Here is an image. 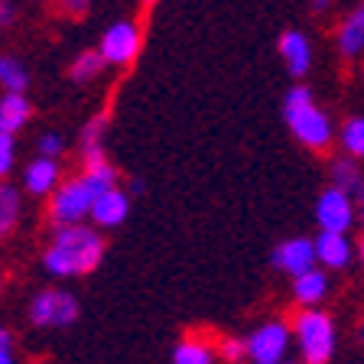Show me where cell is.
Returning a JSON list of instances; mask_svg holds the SVG:
<instances>
[{"instance_id": "cell-1", "label": "cell", "mask_w": 364, "mask_h": 364, "mask_svg": "<svg viewBox=\"0 0 364 364\" xmlns=\"http://www.w3.org/2000/svg\"><path fill=\"white\" fill-rule=\"evenodd\" d=\"M105 260V237L98 228H88L85 221L78 225H55L49 244L43 250V267L59 280L68 277H85Z\"/></svg>"}, {"instance_id": "cell-2", "label": "cell", "mask_w": 364, "mask_h": 364, "mask_svg": "<svg viewBox=\"0 0 364 364\" xmlns=\"http://www.w3.org/2000/svg\"><path fill=\"white\" fill-rule=\"evenodd\" d=\"M283 117H287L289 130L306 150H316V153H326L335 140V130L328 114L316 105L312 91L306 85H296V88L287 91L283 98Z\"/></svg>"}, {"instance_id": "cell-3", "label": "cell", "mask_w": 364, "mask_h": 364, "mask_svg": "<svg viewBox=\"0 0 364 364\" xmlns=\"http://www.w3.org/2000/svg\"><path fill=\"white\" fill-rule=\"evenodd\" d=\"M293 341L303 364H328L335 355V322L318 306H306L293 318Z\"/></svg>"}, {"instance_id": "cell-4", "label": "cell", "mask_w": 364, "mask_h": 364, "mask_svg": "<svg viewBox=\"0 0 364 364\" xmlns=\"http://www.w3.org/2000/svg\"><path fill=\"white\" fill-rule=\"evenodd\" d=\"M95 196H101V192L95 189V182H91L85 173L59 182L55 192L49 196V208H46L49 225L55 228V225H78V221H85L91 215Z\"/></svg>"}, {"instance_id": "cell-5", "label": "cell", "mask_w": 364, "mask_h": 364, "mask_svg": "<svg viewBox=\"0 0 364 364\" xmlns=\"http://www.w3.org/2000/svg\"><path fill=\"white\" fill-rule=\"evenodd\" d=\"M82 306L68 289H43L30 303V322L39 328H68L78 322Z\"/></svg>"}, {"instance_id": "cell-6", "label": "cell", "mask_w": 364, "mask_h": 364, "mask_svg": "<svg viewBox=\"0 0 364 364\" xmlns=\"http://www.w3.org/2000/svg\"><path fill=\"white\" fill-rule=\"evenodd\" d=\"M140 46H144L140 26H136L134 20H117L105 30V36H101V43H98V53L105 55L107 65L127 68V65H134V59L140 55Z\"/></svg>"}, {"instance_id": "cell-7", "label": "cell", "mask_w": 364, "mask_h": 364, "mask_svg": "<svg viewBox=\"0 0 364 364\" xmlns=\"http://www.w3.org/2000/svg\"><path fill=\"white\" fill-rule=\"evenodd\" d=\"M293 345V328L287 322H264L260 328H254L247 338V358L254 364H273L283 361Z\"/></svg>"}, {"instance_id": "cell-8", "label": "cell", "mask_w": 364, "mask_h": 364, "mask_svg": "<svg viewBox=\"0 0 364 364\" xmlns=\"http://www.w3.org/2000/svg\"><path fill=\"white\" fill-rule=\"evenodd\" d=\"M358 218V202L348 196L345 189L332 186L318 196L316 202V221L322 231H338V235H348V228Z\"/></svg>"}, {"instance_id": "cell-9", "label": "cell", "mask_w": 364, "mask_h": 364, "mask_svg": "<svg viewBox=\"0 0 364 364\" xmlns=\"http://www.w3.org/2000/svg\"><path fill=\"white\" fill-rule=\"evenodd\" d=\"M316 264V241H309V237H287L273 247V267L289 273V277H299Z\"/></svg>"}, {"instance_id": "cell-10", "label": "cell", "mask_w": 364, "mask_h": 364, "mask_svg": "<svg viewBox=\"0 0 364 364\" xmlns=\"http://www.w3.org/2000/svg\"><path fill=\"white\" fill-rule=\"evenodd\" d=\"M130 215V196L121 189V186H111V189H105L101 196H95V202H91V215L88 218L95 221V228H117L124 225Z\"/></svg>"}, {"instance_id": "cell-11", "label": "cell", "mask_w": 364, "mask_h": 364, "mask_svg": "<svg viewBox=\"0 0 364 364\" xmlns=\"http://www.w3.org/2000/svg\"><path fill=\"white\" fill-rule=\"evenodd\" d=\"M280 59L287 65V72L293 78H306L312 68V43L306 33L299 30H287L280 36Z\"/></svg>"}, {"instance_id": "cell-12", "label": "cell", "mask_w": 364, "mask_h": 364, "mask_svg": "<svg viewBox=\"0 0 364 364\" xmlns=\"http://www.w3.org/2000/svg\"><path fill=\"white\" fill-rule=\"evenodd\" d=\"M59 159H49V156H39L26 163L23 169V186L30 196H53L55 186H59Z\"/></svg>"}, {"instance_id": "cell-13", "label": "cell", "mask_w": 364, "mask_h": 364, "mask_svg": "<svg viewBox=\"0 0 364 364\" xmlns=\"http://www.w3.org/2000/svg\"><path fill=\"white\" fill-rule=\"evenodd\" d=\"M30 117H33V105L26 98V91H0V130L4 134L23 130Z\"/></svg>"}, {"instance_id": "cell-14", "label": "cell", "mask_w": 364, "mask_h": 364, "mask_svg": "<svg viewBox=\"0 0 364 364\" xmlns=\"http://www.w3.org/2000/svg\"><path fill=\"white\" fill-rule=\"evenodd\" d=\"M316 260L328 270H341L351 264V241L338 231H318L316 237Z\"/></svg>"}, {"instance_id": "cell-15", "label": "cell", "mask_w": 364, "mask_h": 364, "mask_svg": "<svg viewBox=\"0 0 364 364\" xmlns=\"http://www.w3.org/2000/svg\"><path fill=\"white\" fill-rule=\"evenodd\" d=\"M105 130H107V114L91 117V121L82 127V136H78V153H82L85 166H98V163H105V159H107V153H105Z\"/></svg>"}, {"instance_id": "cell-16", "label": "cell", "mask_w": 364, "mask_h": 364, "mask_svg": "<svg viewBox=\"0 0 364 364\" xmlns=\"http://www.w3.org/2000/svg\"><path fill=\"white\" fill-rule=\"evenodd\" d=\"M338 53L345 59H355V55L364 53V4H358L338 26Z\"/></svg>"}, {"instance_id": "cell-17", "label": "cell", "mask_w": 364, "mask_h": 364, "mask_svg": "<svg viewBox=\"0 0 364 364\" xmlns=\"http://www.w3.org/2000/svg\"><path fill=\"white\" fill-rule=\"evenodd\" d=\"M293 296H296V303H303V306H318L328 296V277H326V270L312 267V270L293 277Z\"/></svg>"}, {"instance_id": "cell-18", "label": "cell", "mask_w": 364, "mask_h": 364, "mask_svg": "<svg viewBox=\"0 0 364 364\" xmlns=\"http://www.w3.org/2000/svg\"><path fill=\"white\" fill-rule=\"evenodd\" d=\"M215 358H218L215 345L198 335H186L173 348V364H215Z\"/></svg>"}, {"instance_id": "cell-19", "label": "cell", "mask_w": 364, "mask_h": 364, "mask_svg": "<svg viewBox=\"0 0 364 364\" xmlns=\"http://www.w3.org/2000/svg\"><path fill=\"white\" fill-rule=\"evenodd\" d=\"M332 186L345 189L358 205H364V176L355 159H335L332 163Z\"/></svg>"}, {"instance_id": "cell-20", "label": "cell", "mask_w": 364, "mask_h": 364, "mask_svg": "<svg viewBox=\"0 0 364 364\" xmlns=\"http://www.w3.org/2000/svg\"><path fill=\"white\" fill-rule=\"evenodd\" d=\"M20 212H23L20 192L0 179V241L16 231V225H20Z\"/></svg>"}, {"instance_id": "cell-21", "label": "cell", "mask_w": 364, "mask_h": 364, "mask_svg": "<svg viewBox=\"0 0 364 364\" xmlns=\"http://www.w3.org/2000/svg\"><path fill=\"white\" fill-rule=\"evenodd\" d=\"M105 68H107L105 55H101L98 49H88V53L75 55V62L68 65V78H72L75 85H88V82H95Z\"/></svg>"}, {"instance_id": "cell-22", "label": "cell", "mask_w": 364, "mask_h": 364, "mask_svg": "<svg viewBox=\"0 0 364 364\" xmlns=\"http://www.w3.org/2000/svg\"><path fill=\"white\" fill-rule=\"evenodd\" d=\"M30 88V72L14 55H0V91H26Z\"/></svg>"}, {"instance_id": "cell-23", "label": "cell", "mask_w": 364, "mask_h": 364, "mask_svg": "<svg viewBox=\"0 0 364 364\" xmlns=\"http://www.w3.org/2000/svg\"><path fill=\"white\" fill-rule=\"evenodd\" d=\"M341 146L348 156L364 159V117H348L341 124Z\"/></svg>"}, {"instance_id": "cell-24", "label": "cell", "mask_w": 364, "mask_h": 364, "mask_svg": "<svg viewBox=\"0 0 364 364\" xmlns=\"http://www.w3.org/2000/svg\"><path fill=\"white\" fill-rule=\"evenodd\" d=\"M215 351H218L228 364H237L247 358V338H231V335H228V338L215 341Z\"/></svg>"}, {"instance_id": "cell-25", "label": "cell", "mask_w": 364, "mask_h": 364, "mask_svg": "<svg viewBox=\"0 0 364 364\" xmlns=\"http://www.w3.org/2000/svg\"><path fill=\"white\" fill-rule=\"evenodd\" d=\"M16 166V134L0 130V179H7Z\"/></svg>"}, {"instance_id": "cell-26", "label": "cell", "mask_w": 364, "mask_h": 364, "mask_svg": "<svg viewBox=\"0 0 364 364\" xmlns=\"http://www.w3.org/2000/svg\"><path fill=\"white\" fill-rule=\"evenodd\" d=\"M36 153H39V156H49V159H59L62 153H65V140H62V134H53V130L39 134Z\"/></svg>"}, {"instance_id": "cell-27", "label": "cell", "mask_w": 364, "mask_h": 364, "mask_svg": "<svg viewBox=\"0 0 364 364\" xmlns=\"http://www.w3.org/2000/svg\"><path fill=\"white\" fill-rule=\"evenodd\" d=\"M91 4H95V0H55V7H59V14L72 16V20H78V16L88 14Z\"/></svg>"}, {"instance_id": "cell-28", "label": "cell", "mask_w": 364, "mask_h": 364, "mask_svg": "<svg viewBox=\"0 0 364 364\" xmlns=\"http://www.w3.org/2000/svg\"><path fill=\"white\" fill-rule=\"evenodd\" d=\"M0 364H16V355H14V335H10L4 326H0Z\"/></svg>"}, {"instance_id": "cell-29", "label": "cell", "mask_w": 364, "mask_h": 364, "mask_svg": "<svg viewBox=\"0 0 364 364\" xmlns=\"http://www.w3.org/2000/svg\"><path fill=\"white\" fill-rule=\"evenodd\" d=\"M10 23H14V4L0 0V26H10Z\"/></svg>"}, {"instance_id": "cell-30", "label": "cell", "mask_w": 364, "mask_h": 364, "mask_svg": "<svg viewBox=\"0 0 364 364\" xmlns=\"http://www.w3.org/2000/svg\"><path fill=\"white\" fill-rule=\"evenodd\" d=\"M328 4H332V0H312V10H318V14H322V10H328Z\"/></svg>"}, {"instance_id": "cell-31", "label": "cell", "mask_w": 364, "mask_h": 364, "mask_svg": "<svg viewBox=\"0 0 364 364\" xmlns=\"http://www.w3.org/2000/svg\"><path fill=\"white\" fill-rule=\"evenodd\" d=\"M358 257H361V264H364V237H361V244H358Z\"/></svg>"}, {"instance_id": "cell-32", "label": "cell", "mask_w": 364, "mask_h": 364, "mask_svg": "<svg viewBox=\"0 0 364 364\" xmlns=\"http://www.w3.org/2000/svg\"><path fill=\"white\" fill-rule=\"evenodd\" d=\"M273 364H303V361H287V358H283V361H273Z\"/></svg>"}, {"instance_id": "cell-33", "label": "cell", "mask_w": 364, "mask_h": 364, "mask_svg": "<svg viewBox=\"0 0 364 364\" xmlns=\"http://www.w3.org/2000/svg\"><path fill=\"white\" fill-rule=\"evenodd\" d=\"M140 4H144V7H150V4H156V0H140Z\"/></svg>"}, {"instance_id": "cell-34", "label": "cell", "mask_w": 364, "mask_h": 364, "mask_svg": "<svg viewBox=\"0 0 364 364\" xmlns=\"http://www.w3.org/2000/svg\"><path fill=\"white\" fill-rule=\"evenodd\" d=\"M358 335H361V338H364V322H361V328H358Z\"/></svg>"}, {"instance_id": "cell-35", "label": "cell", "mask_w": 364, "mask_h": 364, "mask_svg": "<svg viewBox=\"0 0 364 364\" xmlns=\"http://www.w3.org/2000/svg\"><path fill=\"white\" fill-rule=\"evenodd\" d=\"M0 296H4V277H0Z\"/></svg>"}]
</instances>
